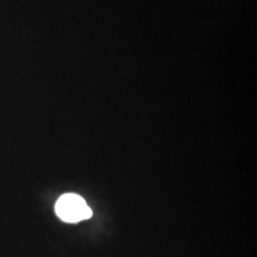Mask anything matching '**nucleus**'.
<instances>
[{
  "label": "nucleus",
  "mask_w": 257,
  "mask_h": 257,
  "mask_svg": "<svg viewBox=\"0 0 257 257\" xmlns=\"http://www.w3.org/2000/svg\"><path fill=\"white\" fill-rule=\"evenodd\" d=\"M56 214L67 223H78L83 219H89L93 212L86 201L76 194H64L55 205Z\"/></svg>",
  "instance_id": "1"
}]
</instances>
